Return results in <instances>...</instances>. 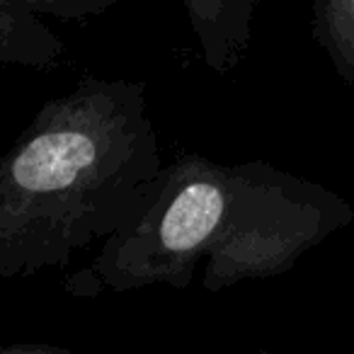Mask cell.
<instances>
[{
  "label": "cell",
  "mask_w": 354,
  "mask_h": 354,
  "mask_svg": "<svg viewBox=\"0 0 354 354\" xmlns=\"http://www.w3.org/2000/svg\"><path fill=\"white\" fill-rule=\"evenodd\" d=\"M162 167L138 80H83L49 100L0 160V277L64 267L109 238Z\"/></svg>",
  "instance_id": "1"
},
{
  "label": "cell",
  "mask_w": 354,
  "mask_h": 354,
  "mask_svg": "<svg viewBox=\"0 0 354 354\" xmlns=\"http://www.w3.org/2000/svg\"><path fill=\"white\" fill-rule=\"evenodd\" d=\"M233 167L185 153L158 175L136 216L102 241L97 257L66 281L73 296L131 291L151 284L185 289L226 221Z\"/></svg>",
  "instance_id": "2"
},
{
  "label": "cell",
  "mask_w": 354,
  "mask_h": 354,
  "mask_svg": "<svg viewBox=\"0 0 354 354\" xmlns=\"http://www.w3.org/2000/svg\"><path fill=\"white\" fill-rule=\"evenodd\" d=\"M231 167L233 192L226 221L204 260L209 291L284 274L354 216L344 199L318 183L262 160Z\"/></svg>",
  "instance_id": "3"
},
{
  "label": "cell",
  "mask_w": 354,
  "mask_h": 354,
  "mask_svg": "<svg viewBox=\"0 0 354 354\" xmlns=\"http://www.w3.org/2000/svg\"><path fill=\"white\" fill-rule=\"evenodd\" d=\"M204 61L216 73L236 68L250 41L257 0H183Z\"/></svg>",
  "instance_id": "4"
},
{
  "label": "cell",
  "mask_w": 354,
  "mask_h": 354,
  "mask_svg": "<svg viewBox=\"0 0 354 354\" xmlns=\"http://www.w3.org/2000/svg\"><path fill=\"white\" fill-rule=\"evenodd\" d=\"M64 54L61 37L17 0H0V64L25 68H54Z\"/></svg>",
  "instance_id": "5"
},
{
  "label": "cell",
  "mask_w": 354,
  "mask_h": 354,
  "mask_svg": "<svg viewBox=\"0 0 354 354\" xmlns=\"http://www.w3.org/2000/svg\"><path fill=\"white\" fill-rule=\"evenodd\" d=\"M313 39L344 85H354V0H313Z\"/></svg>",
  "instance_id": "6"
},
{
  "label": "cell",
  "mask_w": 354,
  "mask_h": 354,
  "mask_svg": "<svg viewBox=\"0 0 354 354\" xmlns=\"http://www.w3.org/2000/svg\"><path fill=\"white\" fill-rule=\"evenodd\" d=\"M17 3L59 20H85L107 12L117 0H17Z\"/></svg>",
  "instance_id": "7"
}]
</instances>
